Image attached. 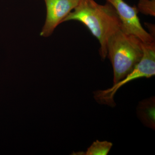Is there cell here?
<instances>
[{
    "label": "cell",
    "mask_w": 155,
    "mask_h": 155,
    "mask_svg": "<svg viewBox=\"0 0 155 155\" xmlns=\"http://www.w3.org/2000/svg\"><path fill=\"white\" fill-rule=\"evenodd\" d=\"M115 9L121 22V29L125 33L134 35L143 43L155 41L154 38L142 26L138 17L137 7H131L124 0H106Z\"/></svg>",
    "instance_id": "4"
},
{
    "label": "cell",
    "mask_w": 155,
    "mask_h": 155,
    "mask_svg": "<svg viewBox=\"0 0 155 155\" xmlns=\"http://www.w3.org/2000/svg\"><path fill=\"white\" fill-rule=\"evenodd\" d=\"M143 42L120 28L113 34L107 45V56L114 70V84L130 73L141 60Z\"/></svg>",
    "instance_id": "2"
},
{
    "label": "cell",
    "mask_w": 155,
    "mask_h": 155,
    "mask_svg": "<svg viewBox=\"0 0 155 155\" xmlns=\"http://www.w3.org/2000/svg\"><path fill=\"white\" fill-rule=\"evenodd\" d=\"M143 54L141 60L133 70L122 80L114 84L111 88L104 90H97L93 92L94 97L100 104L114 107L116 104L114 97L119 88L131 81L140 78H150L155 75V43H142Z\"/></svg>",
    "instance_id": "3"
},
{
    "label": "cell",
    "mask_w": 155,
    "mask_h": 155,
    "mask_svg": "<svg viewBox=\"0 0 155 155\" xmlns=\"http://www.w3.org/2000/svg\"><path fill=\"white\" fill-rule=\"evenodd\" d=\"M46 8V17L40 35L48 37L59 24L62 23L77 6L80 0H44Z\"/></svg>",
    "instance_id": "5"
},
{
    "label": "cell",
    "mask_w": 155,
    "mask_h": 155,
    "mask_svg": "<svg viewBox=\"0 0 155 155\" xmlns=\"http://www.w3.org/2000/svg\"><path fill=\"white\" fill-rule=\"evenodd\" d=\"M137 116L147 127L155 129V98H150L140 101L137 107Z\"/></svg>",
    "instance_id": "6"
},
{
    "label": "cell",
    "mask_w": 155,
    "mask_h": 155,
    "mask_svg": "<svg viewBox=\"0 0 155 155\" xmlns=\"http://www.w3.org/2000/svg\"><path fill=\"white\" fill-rule=\"evenodd\" d=\"M137 8L142 14L155 16V0H139Z\"/></svg>",
    "instance_id": "8"
},
{
    "label": "cell",
    "mask_w": 155,
    "mask_h": 155,
    "mask_svg": "<svg viewBox=\"0 0 155 155\" xmlns=\"http://www.w3.org/2000/svg\"><path fill=\"white\" fill-rule=\"evenodd\" d=\"M77 21L85 25L100 44L103 60L107 57V42L110 37L121 28V22L115 9L107 2L104 5L94 0H80L63 22Z\"/></svg>",
    "instance_id": "1"
},
{
    "label": "cell",
    "mask_w": 155,
    "mask_h": 155,
    "mask_svg": "<svg viewBox=\"0 0 155 155\" xmlns=\"http://www.w3.org/2000/svg\"><path fill=\"white\" fill-rule=\"evenodd\" d=\"M113 143L107 141H100L96 140L89 147L85 155H107L110 150Z\"/></svg>",
    "instance_id": "7"
}]
</instances>
